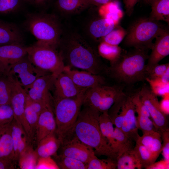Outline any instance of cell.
Returning a JSON list of instances; mask_svg holds the SVG:
<instances>
[{"instance_id": "44", "label": "cell", "mask_w": 169, "mask_h": 169, "mask_svg": "<svg viewBox=\"0 0 169 169\" xmlns=\"http://www.w3.org/2000/svg\"><path fill=\"white\" fill-rule=\"evenodd\" d=\"M132 99L135 106L136 112L138 115L150 117L147 108L140 99L138 91L132 94Z\"/></svg>"}, {"instance_id": "21", "label": "cell", "mask_w": 169, "mask_h": 169, "mask_svg": "<svg viewBox=\"0 0 169 169\" xmlns=\"http://www.w3.org/2000/svg\"><path fill=\"white\" fill-rule=\"evenodd\" d=\"M61 143L54 133L42 139L38 143L36 151L39 157L56 156Z\"/></svg>"}, {"instance_id": "41", "label": "cell", "mask_w": 169, "mask_h": 169, "mask_svg": "<svg viewBox=\"0 0 169 169\" xmlns=\"http://www.w3.org/2000/svg\"><path fill=\"white\" fill-rule=\"evenodd\" d=\"M14 114L11 104L0 105V127L9 124L14 119Z\"/></svg>"}, {"instance_id": "34", "label": "cell", "mask_w": 169, "mask_h": 169, "mask_svg": "<svg viewBox=\"0 0 169 169\" xmlns=\"http://www.w3.org/2000/svg\"><path fill=\"white\" fill-rule=\"evenodd\" d=\"M136 143L133 150L143 167L146 168L156 161L159 155L152 152L142 145L137 142Z\"/></svg>"}, {"instance_id": "28", "label": "cell", "mask_w": 169, "mask_h": 169, "mask_svg": "<svg viewBox=\"0 0 169 169\" xmlns=\"http://www.w3.org/2000/svg\"><path fill=\"white\" fill-rule=\"evenodd\" d=\"M105 86L99 85L86 90L84 95L83 105L98 110Z\"/></svg>"}, {"instance_id": "31", "label": "cell", "mask_w": 169, "mask_h": 169, "mask_svg": "<svg viewBox=\"0 0 169 169\" xmlns=\"http://www.w3.org/2000/svg\"><path fill=\"white\" fill-rule=\"evenodd\" d=\"M38 158L36 150L30 144L19 157V166L22 169H35Z\"/></svg>"}, {"instance_id": "39", "label": "cell", "mask_w": 169, "mask_h": 169, "mask_svg": "<svg viewBox=\"0 0 169 169\" xmlns=\"http://www.w3.org/2000/svg\"><path fill=\"white\" fill-rule=\"evenodd\" d=\"M127 33L126 30L121 26L117 25L102 38V41L110 44L118 45L125 38Z\"/></svg>"}, {"instance_id": "15", "label": "cell", "mask_w": 169, "mask_h": 169, "mask_svg": "<svg viewBox=\"0 0 169 169\" xmlns=\"http://www.w3.org/2000/svg\"><path fill=\"white\" fill-rule=\"evenodd\" d=\"M67 74L79 87L83 89L99 85H105V79L101 74H94L88 71L72 69L65 66L63 71Z\"/></svg>"}, {"instance_id": "5", "label": "cell", "mask_w": 169, "mask_h": 169, "mask_svg": "<svg viewBox=\"0 0 169 169\" xmlns=\"http://www.w3.org/2000/svg\"><path fill=\"white\" fill-rule=\"evenodd\" d=\"M86 90L74 97L54 100L55 133L61 146L73 136L74 128L83 105Z\"/></svg>"}, {"instance_id": "14", "label": "cell", "mask_w": 169, "mask_h": 169, "mask_svg": "<svg viewBox=\"0 0 169 169\" xmlns=\"http://www.w3.org/2000/svg\"><path fill=\"white\" fill-rule=\"evenodd\" d=\"M60 146L61 151L60 155L75 158L87 165L96 156L92 148L74 136Z\"/></svg>"}, {"instance_id": "33", "label": "cell", "mask_w": 169, "mask_h": 169, "mask_svg": "<svg viewBox=\"0 0 169 169\" xmlns=\"http://www.w3.org/2000/svg\"><path fill=\"white\" fill-rule=\"evenodd\" d=\"M125 93L123 92L117 98L108 110L109 116L115 127L120 129L123 116L122 105Z\"/></svg>"}, {"instance_id": "12", "label": "cell", "mask_w": 169, "mask_h": 169, "mask_svg": "<svg viewBox=\"0 0 169 169\" xmlns=\"http://www.w3.org/2000/svg\"><path fill=\"white\" fill-rule=\"evenodd\" d=\"M27 47L20 44L0 46V73L9 74L12 65L27 55Z\"/></svg>"}, {"instance_id": "43", "label": "cell", "mask_w": 169, "mask_h": 169, "mask_svg": "<svg viewBox=\"0 0 169 169\" xmlns=\"http://www.w3.org/2000/svg\"><path fill=\"white\" fill-rule=\"evenodd\" d=\"M136 125L143 134H147L156 131L152 121L149 117L140 115L136 118Z\"/></svg>"}, {"instance_id": "57", "label": "cell", "mask_w": 169, "mask_h": 169, "mask_svg": "<svg viewBox=\"0 0 169 169\" xmlns=\"http://www.w3.org/2000/svg\"><path fill=\"white\" fill-rule=\"evenodd\" d=\"M144 0V2L145 3H146L148 4L150 0Z\"/></svg>"}, {"instance_id": "1", "label": "cell", "mask_w": 169, "mask_h": 169, "mask_svg": "<svg viewBox=\"0 0 169 169\" xmlns=\"http://www.w3.org/2000/svg\"><path fill=\"white\" fill-rule=\"evenodd\" d=\"M65 66L73 67L94 74L105 72L99 55L80 36L72 33L61 38L57 48Z\"/></svg>"}, {"instance_id": "27", "label": "cell", "mask_w": 169, "mask_h": 169, "mask_svg": "<svg viewBox=\"0 0 169 169\" xmlns=\"http://www.w3.org/2000/svg\"><path fill=\"white\" fill-rule=\"evenodd\" d=\"M108 111L100 113L99 119V125L103 136L108 140L110 146L116 152V144L114 128Z\"/></svg>"}, {"instance_id": "30", "label": "cell", "mask_w": 169, "mask_h": 169, "mask_svg": "<svg viewBox=\"0 0 169 169\" xmlns=\"http://www.w3.org/2000/svg\"><path fill=\"white\" fill-rule=\"evenodd\" d=\"M124 52L118 45L110 44L103 41L98 46L99 55L109 60L110 64L117 60Z\"/></svg>"}, {"instance_id": "17", "label": "cell", "mask_w": 169, "mask_h": 169, "mask_svg": "<svg viewBox=\"0 0 169 169\" xmlns=\"http://www.w3.org/2000/svg\"><path fill=\"white\" fill-rule=\"evenodd\" d=\"M54 86V100L74 97L87 90L82 89L77 86L70 77L64 72L56 77Z\"/></svg>"}, {"instance_id": "46", "label": "cell", "mask_w": 169, "mask_h": 169, "mask_svg": "<svg viewBox=\"0 0 169 169\" xmlns=\"http://www.w3.org/2000/svg\"><path fill=\"white\" fill-rule=\"evenodd\" d=\"M153 92L156 95L163 96L169 94V83L163 84L156 82L146 79Z\"/></svg>"}, {"instance_id": "4", "label": "cell", "mask_w": 169, "mask_h": 169, "mask_svg": "<svg viewBox=\"0 0 169 169\" xmlns=\"http://www.w3.org/2000/svg\"><path fill=\"white\" fill-rule=\"evenodd\" d=\"M23 26L36 38L37 43L57 49L62 29L56 15L44 11L28 13L25 15Z\"/></svg>"}, {"instance_id": "54", "label": "cell", "mask_w": 169, "mask_h": 169, "mask_svg": "<svg viewBox=\"0 0 169 169\" xmlns=\"http://www.w3.org/2000/svg\"><path fill=\"white\" fill-rule=\"evenodd\" d=\"M14 163L12 161L0 159V169H14Z\"/></svg>"}, {"instance_id": "51", "label": "cell", "mask_w": 169, "mask_h": 169, "mask_svg": "<svg viewBox=\"0 0 169 169\" xmlns=\"http://www.w3.org/2000/svg\"><path fill=\"white\" fill-rule=\"evenodd\" d=\"M146 169H168L169 161L163 160L155 162L152 164L146 167Z\"/></svg>"}, {"instance_id": "22", "label": "cell", "mask_w": 169, "mask_h": 169, "mask_svg": "<svg viewBox=\"0 0 169 169\" xmlns=\"http://www.w3.org/2000/svg\"><path fill=\"white\" fill-rule=\"evenodd\" d=\"M0 159L15 161L10 124L0 131Z\"/></svg>"}, {"instance_id": "25", "label": "cell", "mask_w": 169, "mask_h": 169, "mask_svg": "<svg viewBox=\"0 0 169 169\" xmlns=\"http://www.w3.org/2000/svg\"><path fill=\"white\" fill-rule=\"evenodd\" d=\"M151 11L149 18L154 20L169 23V0H150Z\"/></svg>"}, {"instance_id": "35", "label": "cell", "mask_w": 169, "mask_h": 169, "mask_svg": "<svg viewBox=\"0 0 169 169\" xmlns=\"http://www.w3.org/2000/svg\"><path fill=\"white\" fill-rule=\"evenodd\" d=\"M114 132L117 157L125 152L133 149L134 141L126 135L120 129L115 127Z\"/></svg>"}, {"instance_id": "11", "label": "cell", "mask_w": 169, "mask_h": 169, "mask_svg": "<svg viewBox=\"0 0 169 169\" xmlns=\"http://www.w3.org/2000/svg\"><path fill=\"white\" fill-rule=\"evenodd\" d=\"M55 78L50 73L43 75L37 78L24 89L31 100L46 106L52 105L49 90L54 87Z\"/></svg>"}, {"instance_id": "7", "label": "cell", "mask_w": 169, "mask_h": 169, "mask_svg": "<svg viewBox=\"0 0 169 169\" xmlns=\"http://www.w3.org/2000/svg\"><path fill=\"white\" fill-rule=\"evenodd\" d=\"M57 49L49 45L36 42L27 47L28 57L38 69L55 77L63 72L65 65Z\"/></svg>"}, {"instance_id": "26", "label": "cell", "mask_w": 169, "mask_h": 169, "mask_svg": "<svg viewBox=\"0 0 169 169\" xmlns=\"http://www.w3.org/2000/svg\"><path fill=\"white\" fill-rule=\"evenodd\" d=\"M159 155L162 150V139L161 133L156 131L150 133L143 134L136 141Z\"/></svg>"}, {"instance_id": "24", "label": "cell", "mask_w": 169, "mask_h": 169, "mask_svg": "<svg viewBox=\"0 0 169 169\" xmlns=\"http://www.w3.org/2000/svg\"><path fill=\"white\" fill-rule=\"evenodd\" d=\"M124 86L120 84L105 86L104 93L98 110L101 113L108 111L119 96L123 92Z\"/></svg>"}, {"instance_id": "16", "label": "cell", "mask_w": 169, "mask_h": 169, "mask_svg": "<svg viewBox=\"0 0 169 169\" xmlns=\"http://www.w3.org/2000/svg\"><path fill=\"white\" fill-rule=\"evenodd\" d=\"M155 38L146 64L147 73L169 54V32L168 28H166Z\"/></svg>"}, {"instance_id": "47", "label": "cell", "mask_w": 169, "mask_h": 169, "mask_svg": "<svg viewBox=\"0 0 169 169\" xmlns=\"http://www.w3.org/2000/svg\"><path fill=\"white\" fill-rule=\"evenodd\" d=\"M59 169L57 162L51 156L39 157L35 169Z\"/></svg>"}, {"instance_id": "50", "label": "cell", "mask_w": 169, "mask_h": 169, "mask_svg": "<svg viewBox=\"0 0 169 169\" xmlns=\"http://www.w3.org/2000/svg\"><path fill=\"white\" fill-rule=\"evenodd\" d=\"M26 99L33 109L39 115L46 107L49 106H46L42 103L31 100L27 94Z\"/></svg>"}, {"instance_id": "49", "label": "cell", "mask_w": 169, "mask_h": 169, "mask_svg": "<svg viewBox=\"0 0 169 169\" xmlns=\"http://www.w3.org/2000/svg\"><path fill=\"white\" fill-rule=\"evenodd\" d=\"M26 3L33 6L39 11H44L53 0H24Z\"/></svg>"}, {"instance_id": "55", "label": "cell", "mask_w": 169, "mask_h": 169, "mask_svg": "<svg viewBox=\"0 0 169 169\" xmlns=\"http://www.w3.org/2000/svg\"><path fill=\"white\" fill-rule=\"evenodd\" d=\"M150 80L153 81L155 82L163 84L169 83V68L166 70L164 73L159 78L154 80Z\"/></svg>"}, {"instance_id": "42", "label": "cell", "mask_w": 169, "mask_h": 169, "mask_svg": "<svg viewBox=\"0 0 169 169\" xmlns=\"http://www.w3.org/2000/svg\"><path fill=\"white\" fill-rule=\"evenodd\" d=\"M24 113L26 119L31 128L34 136L39 115L33 109L26 99Z\"/></svg>"}, {"instance_id": "3", "label": "cell", "mask_w": 169, "mask_h": 169, "mask_svg": "<svg viewBox=\"0 0 169 169\" xmlns=\"http://www.w3.org/2000/svg\"><path fill=\"white\" fill-rule=\"evenodd\" d=\"M147 50L134 48L124 52L115 62L110 64L105 72L118 83L130 85L146 80L147 77L146 62Z\"/></svg>"}, {"instance_id": "8", "label": "cell", "mask_w": 169, "mask_h": 169, "mask_svg": "<svg viewBox=\"0 0 169 169\" xmlns=\"http://www.w3.org/2000/svg\"><path fill=\"white\" fill-rule=\"evenodd\" d=\"M138 91L140 99L147 108L156 131L160 133L169 129L167 115L161 110L157 95L153 92L150 86L145 84Z\"/></svg>"}, {"instance_id": "38", "label": "cell", "mask_w": 169, "mask_h": 169, "mask_svg": "<svg viewBox=\"0 0 169 169\" xmlns=\"http://www.w3.org/2000/svg\"><path fill=\"white\" fill-rule=\"evenodd\" d=\"M58 159L57 164L60 169H87V165L78 160L59 155H56Z\"/></svg>"}, {"instance_id": "29", "label": "cell", "mask_w": 169, "mask_h": 169, "mask_svg": "<svg viewBox=\"0 0 169 169\" xmlns=\"http://www.w3.org/2000/svg\"><path fill=\"white\" fill-rule=\"evenodd\" d=\"M142 167L133 149L125 152L117 157L116 168L117 169H141Z\"/></svg>"}, {"instance_id": "52", "label": "cell", "mask_w": 169, "mask_h": 169, "mask_svg": "<svg viewBox=\"0 0 169 169\" xmlns=\"http://www.w3.org/2000/svg\"><path fill=\"white\" fill-rule=\"evenodd\" d=\"M161 101L160 105L161 110L166 115L169 114V94L163 96Z\"/></svg>"}, {"instance_id": "56", "label": "cell", "mask_w": 169, "mask_h": 169, "mask_svg": "<svg viewBox=\"0 0 169 169\" xmlns=\"http://www.w3.org/2000/svg\"><path fill=\"white\" fill-rule=\"evenodd\" d=\"M88 4L101 6L110 2L116 1L117 0H86Z\"/></svg>"}, {"instance_id": "9", "label": "cell", "mask_w": 169, "mask_h": 169, "mask_svg": "<svg viewBox=\"0 0 169 169\" xmlns=\"http://www.w3.org/2000/svg\"><path fill=\"white\" fill-rule=\"evenodd\" d=\"M27 95L25 90L17 77L12 75V90L10 104L13 111L14 118L21 124L31 142L33 136L26 119L24 113Z\"/></svg>"}, {"instance_id": "36", "label": "cell", "mask_w": 169, "mask_h": 169, "mask_svg": "<svg viewBox=\"0 0 169 169\" xmlns=\"http://www.w3.org/2000/svg\"><path fill=\"white\" fill-rule=\"evenodd\" d=\"M12 75L0 73V105L11 104Z\"/></svg>"}, {"instance_id": "23", "label": "cell", "mask_w": 169, "mask_h": 169, "mask_svg": "<svg viewBox=\"0 0 169 169\" xmlns=\"http://www.w3.org/2000/svg\"><path fill=\"white\" fill-rule=\"evenodd\" d=\"M117 24L110 19L102 17L91 23L89 31L94 37L103 38L118 25Z\"/></svg>"}, {"instance_id": "32", "label": "cell", "mask_w": 169, "mask_h": 169, "mask_svg": "<svg viewBox=\"0 0 169 169\" xmlns=\"http://www.w3.org/2000/svg\"><path fill=\"white\" fill-rule=\"evenodd\" d=\"M54 4L56 9L64 13H74L88 5L86 0H55Z\"/></svg>"}, {"instance_id": "10", "label": "cell", "mask_w": 169, "mask_h": 169, "mask_svg": "<svg viewBox=\"0 0 169 169\" xmlns=\"http://www.w3.org/2000/svg\"><path fill=\"white\" fill-rule=\"evenodd\" d=\"M49 73L36 67L26 55L12 65L9 74L16 76L25 89L38 77Z\"/></svg>"}, {"instance_id": "13", "label": "cell", "mask_w": 169, "mask_h": 169, "mask_svg": "<svg viewBox=\"0 0 169 169\" xmlns=\"http://www.w3.org/2000/svg\"><path fill=\"white\" fill-rule=\"evenodd\" d=\"M122 110L123 116L120 129L126 135L136 142L140 136L136 126V112L131 94L125 93Z\"/></svg>"}, {"instance_id": "53", "label": "cell", "mask_w": 169, "mask_h": 169, "mask_svg": "<svg viewBox=\"0 0 169 169\" xmlns=\"http://www.w3.org/2000/svg\"><path fill=\"white\" fill-rule=\"evenodd\" d=\"M138 0H124L126 12L127 15L131 16L133 13L134 7Z\"/></svg>"}, {"instance_id": "58", "label": "cell", "mask_w": 169, "mask_h": 169, "mask_svg": "<svg viewBox=\"0 0 169 169\" xmlns=\"http://www.w3.org/2000/svg\"><path fill=\"white\" fill-rule=\"evenodd\" d=\"M5 127V126H4ZM4 127H0V131H1V130L3 129V128Z\"/></svg>"}, {"instance_id": "18", "label": "cell", "mask_w": 169, "mask_h": 169, "mask_svg": "<svg viewBox=\"0 0 169 169\" xmlns=\"http://www.w3.org/2000/svg\"><path fill=\"white\" fill-rule=\"evenodd\" d=\"M56 123L52 106L46 107L40 114L35 134L37 144L43 138L55 133Z\"/></svg>"}, {"instance_id": "20", "label": "cell", "mask_w": 169, "mask_h": 169, "mask_svg": "<svg viewBox=\"0 0 169 169\" xmlns=\"http://www.w3.org/2000/svg\"><path fill=\"white\" fill-rule=\"evenodd\" d=\"M14 160L18 161L19 157L30 142L26 132L21 124L14 118L10 124Z\"/></svg>"}, {"instance_id": "48", "label": "cell", "mask_w": 169, "mask_h": 169, "mask_svg": "<svg viewBox=\"0 0 169 169\" xmlns=\"http://www.w3.org/2000/svg\"><path fill=\"white\" fill-rule=\"evenodd\" d=\"M163 140L161 153L165 160L169 161V129L160 132Z\"/></svg>"}, {"instance_id": "19", "label": "cell", "mask_w": 169, "mask_h": 169, "mask_svg": "<svg viewBox=\"0 0 169 169\" xmlns=\"http://www.w3.org/2000/svg\"><path fill=\"white\" fill-rule=\"evenodd\" d=\"M25 38L21 29L13 23L0 20V46L12 44H24Z\"/></svg>"}, {"instance_id": "40", "label": "cell", "mask_w": 169, "mask_h": 169, "mask_svg": "<svg viewBox=\"0 0 169 169\" xmlns=\"http://www.w3.org/2000/svg\"><path fill=\"white\" fill-rule=\"evenodd\" d=\"M87 165V169H115L116 168V161L109 157L100 159L95 156Z\"/></svg>"}, {"instance_id": "2", "label": "cell", "mask_w": 169, "mask_h": 169, "mask_svg": "<svg viewBox=\"0 0 169 169\" xmlns=\"http://www.w3.org/2000/svg\"><path fill=\"white\" fill-rule=\"evenodd\" d=\"M101 113L84 106L80 110L73 129V136L92 148L96 155L104 156L116 161L117 154L103 136L99 124Z\"/></svg>"}, {"instance_id": "37", "label": "cell", "mask_w": 169, "mask_h": 169, "mask_svg": "<svg viewBox=\"0 0 169 169\" xmlns=\"http://www.w3.org/2000/svg\"><path fill=\"white\" fill-rule=\"evenodd\" d=\"M26 4L24 0H0V14L18 13L24 9Z\"/></svg>"}, {"instance_id": "6", "label": "cell", "mask_w": 169, "mask_h": 169, "mask_svg": "<svg viewBox=\"0 0 169 169\" xmlns=\"http://www.w3.org/2000/svg\"><path fill=\"white\" fill-rule=\"evenodd\" d=\"M158 21L149 18H142L131 24L124 38V44L128 47L148 50L152 41L166 28Z\"/></svg>"}, {"instance_id": "45", "label": "cell", "mask_w": 169, "mask_h": 169, "mask_svg": "<svg viewBox=\"0 0 169 169\" xmlns=\"http://www.w3.org/2000/svg\"><path fill=\"white\" fill-rule=\"evenodd\" d=\"M169 68V63L164 64H158L154 66L147 73L146 79L154 80L160 77Z\"/></svg>"}]
</instances>
